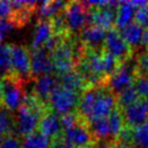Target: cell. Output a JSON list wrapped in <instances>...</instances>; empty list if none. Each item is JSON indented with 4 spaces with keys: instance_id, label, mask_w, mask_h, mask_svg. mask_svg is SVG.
Listing matches in <instances>:
<instances>
[{
    "instance_id": "1",
    "label": "cell",
    "mask_w": 148,
    "mask_h": 148,
    "mask_svg": "<svg viewBox=\"0 0 148 148\" xmlns=\"http://www.w3.org/2000/svg\"><path fill=\"white\" fill-rule=\"evenodd\" d=\"M118 107L117 95L105 86L89 88L80 96L77 111L88 122L107 118Z\"/></svg>"
},
{
    "instance_id": "2",
    "label": "cell",
    "mask_w": 148,
    "mask_h": 148,
    "mask_svg": "<svg viewBox=\"0 0 148 148\" xmlns=\"http://www.w3.org/2000/svg\"><path fill=\"white\" fill-rule=\"evenodd\" d=\"M0 83V106L4 107L11 112L18 110L26 99V83L13 71L2 76Z\"/></svg>"
},
{
    "instance_id": "3",
    "label": "cell",
    "mask_w": 148,
    "mask_h": 148,
    "mask_svg": "<svg viewBox=\"0 0 148 148\" xmlns=\"http://www.w3.org/2000/svg\"><path fill=\"white\" fill-rule=\"evenodd\" d=\"M136 77V63L135 58L133 56L129 61L122 63L114 74L108 76L105 79L104 86L115 95H118L124 89L133 86Z\"/></svg>"
},
{
    "instance_id": "4",
    "label": "cell",
    "mask_w": 148,
    "mask_h": 148,
    "mask_svg": "<svg viewBox=\"0 0 148 148\" xmlns=\"http://www.w3.org/2000/svg\"><path fill=\"white\" fill-rule=\"evenodd\" d=\"M80 96L77 92L65 89L62 86H60L58 89H55L54 92L51 94L49 99L50 109L56 115H65L73 111H76L78 108V104L80 101Z\"/></svg>"
},
{
    "instance_id": "5",
    "label": "cell",
    "mask_w": 148,
    "mask_h": 148,
    "mask_svg": "<svg viewBox=\"0 0 148 148\" xmlns=\"http://www.w3.org/2000/svg\"><path fill=\"white\" fill-rule=\"evenodd\" d=\"M63 138L74 148H93L97 143L90 130L89 122L81 116L74 127L63 131Z\"/></svg>"
},
{
    "instance_id": "6",
    "label": "cell",
    "mask_w": 148,
    "mask_h": 148,
    "mask_svg": "<svg viewBox=\"0 0 148 148\" xmlns=\"http://www.w3.org/2000/svg\"><path fill=\"white\" fill-rule=\"evenodd\" d=\"M63 13L68 33L71 35H78V33H81L84 26L89 23V8L84 2H67Z\"/></svg>"
},
{
    "instance_id": "7",
    "label": "cell",
    "mask_w": 148,
    "mask_h": 148,
    "mask_svg": "<svg viewBox=\"0 0 148 148\" xmlns=\"http://www.w3.org/2000/svg\"><path fill=\"white\" fill-rule=\"evenodd\" d=\"M104 50L105 52L110 54L112 58H115L120 64L129 61L133 58L134 54V50L122 38L119 30L116 27L107 32Z\"/></svg>"
},
{
    "instance_id": "8",
    "label": "cell",
    "mask_w": 148,
    "mask_h": 148,
    "mask_svg": "<svg viewBox=\"0 0 148 148\" xmlns=\"http://www.w3.org/2000/svg\"><path fill=\"white\" fill-rule=\"evenodd\" d=\"M11 71L17 75L26 84L33 81L29 49L24 45H11Z\"/></svg>"
},
{
    "instance_id": "9",
    "label": "cell",
    "mask_w": 148,
    "mask_h": 148,
    "mask_svg": "<svg viewBox=\"0 0 148 148\" xmlns=\"http://www.w3.org/2000/svg\"><path fill=\"white\" fill-rule=\"evenodd\" d=\"M125 125L131 129L142 127L148 121V101L140 97L122 110Z\"/></svg>"
},
{
    "instance_id": "10",
    "label": "cell",
    "mask_w": 148,
    "mask_h": 148,
    "mask_svg": "<svg viewBox=\"0 0 148 148\" xmlns=\"http://www.w3.org/2000/svg\"><path fill=\"white\" fill-rule=\"evenodd\" d=\"M29 49L30 54V70L32 78H36L43 75H49L53 70L51 54L45 49Z\"/></svg>"
},
{
    "instance_id": "11",
    "label": "cell",
    "mask_w": 148,
    "mask_h": 148,
    "mask_svg": "<svg viewBox=\"0 0 148 148\" xmlns=\"http://www.w3.org/2000/svg\"><path fill=\"white\" fill-rule=\"evenodd\" d=\"M106 32L105 29L97 27L95 25H88L79 34V39L81 40L82 45L86 49L102 52L105 47V39H106Z\"/></svg>"
},
{
    "instance_id": "12",
    "label": "cell",
    "mask_w": 148,
    "mask_h": 148,
    "mask_svg": "<svg viewBox=\"0 0 148 148\" xmlns=\"http://www.w3.org/2000/svg\"><path fill=\"white\" fill-rule=\"evenodd\" d=\"M60 86H61L60 81L56 77L51 75H43L33 79L32 90L38 99L49 105L50 96L54 92V90L58 89Z\"/></svg>"
},
{
    "instance_id": "13",
    "label": "cell",
    "mask_w": 148,
    "mask_h": 148,
    "mask_svg": "<svg viewBox=\"0 0 148 148\" xmlns=\"http://www.w3.org/2000/svg\"><path fill=\"white\" fill-rule=\"evenodd\" d=\"M146 1H123L120 2L117 11V20H116V28L121 29L132 22L135 11L140 7L147 5Z\"/></svg>"
},
{
    "instance_id": "14",
    "label": "cell",
    "mask_w": 148,
    "mask_h": 148,
    "mask_svg": "<svg viewBox=\"0 0 148 148\" xmlns=\"http://www.w3.org/2000/svg\"><path fill=\"white\" fill-rule=\"evenodd\" d=\"M38 129L42 135H45L47 138L50 140H53L63 133L60 118L52 110H49L42 117Z\"/></svg>"
},
{
    "instance_id": "15",
    "label": "cell",
    "mask_w": 148,
    "mask_h": 148,
    "mask_svg": "<svg viewBox=\"0 0 148 148\" xmlns=\"http://www.w3.org/2000/svg\"><path fill=\"white\" fill-rule=\"evenodd\" d=\"M60 84L68 90L77 92L79 94H82L86 90H88V84L86 80L76 69H73L66 74L58 76Z\"/></svg>"
},
{
    "instance_id": "16",
    "label": "cell",
    "mask_w": 148,
    "mask_h": 148,
    "mask_svg": "<svg viewBox=\"0 0 148 148\" xmlns=\"http://www.w3.org/2000/svg\"><path fill=\"white\" fill-rule=\"evenodd\" d=\"M118 30H119L120 35L122 36V38L129 43V45L133 50L138 48L142 45L145 29L140 24H137L136 22H131L130 24L124 26L123 28L118 29Z\"/></svg>"
},
{
    "instance_id": "17",
    "label": "cell",
    "mask_w": 148,
    "mask_h": 148,
    "mask_svg": "<svg viewBox=\"0 0 148 148\" xmlns=\"http://www.w3.org/2000/svg\"><path fill=\"white\" fill-rule=\"evenodd\" d=\"M53 36V29L50 21H38L35 30L32 45L29 48L32 49H41L47 41Z\"/></svg>"
},
{
    "instance_id": "18",
    "label": "cell",
    "mask_w": 148,
    "mask_h": 148,
    "mask_svg": "<svg viewBox=\"0 0 148 148\" xmlns=\"http://www.w3.org/2000/svg\"><path fill=\"white\" fill-rule=\"evenodd\" d=\"M67 2L64 1H43L38 5V21H50L51 18L62 13Z\"/></svg>"
},
{
    "instance_id": "19",
    "label": "cell",
    "mask_w": 148,
    "mask_h": 148,
    "mask_svg": "<svg viewBox=\"0 0 148 148\" xmlns=\"http://www.w3.org/2000/svg\"><path fill=\"white\" fill-rule=\"evenodd\" d=\"M15 134V117L13 112L0 106V137Z\"/></svg>"
},
{
    "instance_id": "20",
    "label": "cell",
    "mask_w": 148,
    "mask_h": 148,
    "mask_svg": "<svg viewBox=\"0 0 148 148\" xmlns=\"http://www.w3.org/2000/svg\"><path fill=\"white\" fill-rule=\"evenodd\" d=\"M140 99V97L138 95V92L136 91L135 86H131L124 89L123 91H121L119 94L117 95V105H118V108L123 110L130 105L137 102Z\"/></svg>"
},
{
    "instance_id": "21",
    "label": "cell",
    "mask_w": 148,
    "mask_h": 148,
    "mask_svg": "<svg viewBox=\"0 0 148 148\" xmlns=\"http://www.w3.org/2000/svg\"><path fill=\"white\" fill-rule=\"evenodd\" d=\"M11 68V45H0V75L1 77L9 74Z\"/></svg>"
},
{
    "instance_id": "22",
    "label": "cell",
    "mask_w": 148,
    "mask_h": 148,
    "mask_svg": "<svg viewBox=\"0 0 148 148\" xmlns=\"http://www.w3.org/2000/svg\"><path fill=\"white\" fill-rule=\"evenodd\" d=\"M49 146V140L40 132H35L24 138L23 148H47Z\"/></svg>"
},
{
    "instance_id": "23",
    "label": "cell",
    "mask_w": 148,
    "mask_h": 148,
    "mask_svg": "<svg viewBox=\"0 0 148 148\" xmlns=\"http://www.w3.org/2000/svg\"><path fill=\"white\" fill-rule=\"evenodd\" d=\"M134 148H148V121L133 131Z\"/></svg>"
},
{
    "instance_id": "24",
    "label": "cell",
    "mask_w": 148,
    "mask_h": 148,
    "mask_svg": "<svg viewBox=\"0 0 148 148\" xmlns=\"http://www.w3.org/2000/svg\"><path fill=\"white\" fill-rule=\"evenodd\" d=\"M135 58L137 77L148 78V50H143Z\"/></svg>"
},
{
    "instance_id": "25",
    "label": "cell",
    "mask_w": 148,
    "mask_h": 148,
    "mask_svg": "<svg viewBox=\"0 0 148 148\" xmlns=\"http://www.w3.org/2000/svg\"><path fill=\"white\" fill-rule=\"evenodd\" d=\"M136 91L138 92L140 97L148 101V78L145 77H136L134 84Z\"/></svg>"
},
{
    "instance_id": "26",
    "label": "cell",
    "mask_w": 148,
    "mask_h": 148,
    "mask_svg": "<svg viewBox=\"0 0 148 148\" xmlns=\"http://www.w3.org/2000/svg\"><path fill=\"white\" fill-rule=\"evenodd\" d=\"M134 22L140 24L143 28H148V4L136 10L134 14Z\"/></svg>"
},
{
    "instance_id": "27",
    "label": "cell",
    "mask_w": 148,
    "mask_h": 148,
    "mask_svg": "<svg viewBox=\"0 0 148 148\" xmlns=\"http://www.w3.org/2000/svg\"><path fill=\"white\" fill-rule=\"evenodd\" d=\"M21 145V140L16 134H11L0 140V148H18Z\"/></svg>"
},
{
    "instance_id": "28",
    "label": "cell",
    "mask_w": 148,
    "mask_h": 148,
    "mask_svg": "<svg viewBox=\"0 0 148 148\" xmlns=\"http://www.w3.org/2000/svg\"><path fill=\"white\" fill-rule=\"evenodd\" d=\"M12 12L11 1H0V20H10Z\"/></svg>"
},
{
    "instance_id": "29",
    "label": "cell",
    "mask_w": 148,
    "mask_h": 148,
    "mask_svg": "<svg viewBox=\"0 0 148 148\" xmlns=\"http://www.w3.org/2000/svg\"><path fill=\"white\" fill-rule=\"evenodd\" d=\"M13 28H15V25L9 20H0V45L3 40V38L8 35Z\"/></svg>"
},
{
    "instance_id": "30",
    "label": "cell",
    "mask_w": 148,
    "mask_h": 148,
    "mask_svg": "<svg viewBox=\"0 0 148 148\" xmlns=\"http://www.w3.org/2000/svg\"><path fill=\"white\" fill-rule=\"evenodd\" d=\"M49 148H74L71 145H69L63 138V133L60 136L55 137L50 142V147Z\"/></svg>"
},
{
    "instance_id": "31",
    "label": "cell",
    "mask_w": 148,
    "mask_h": 148,
    "mask_svg": "<svg viewBox=\"0 0 148 148\" xmlns=\"http://www.w3.org/2000/svg\"><path fill=\"white\" fill-rule=\"evenodd\" d=\"M93 148H115V146H114V143H111V142L99 140V142L93 146Z\"/></svg>"
},
{
    "instance_id": "32",
    "label": "cell",
    "mask_w": 148,
    "mask_h": 148,
    "mask_svg": "<svg viewBox=\"0 0 148 148\" xmlns=\"http://www.w3.org/2000/svg\"><path fill=\"white\" fill-rule=\"evenodd\" d=\"M0 94H1V83H0Z\"/></svg>"
}]
</instances>
